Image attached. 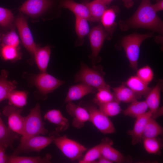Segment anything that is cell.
<instances>
[{"label":"cell","instance_id":"cell-37","mask_svg":"<svg viewBox=\"0 0 163 163\" xmlns=\"http://www.w3.org/2000/svg\"><path fill=\"white\" fill-rule=\"evenodd\" d=\"M14 20L13 14L10 10L0 7V26L7 28L12 24Z\"/></svg>","mask_w":163,"mask_h":163},{"label":"cell","instance_id":"cell-34","mask_svg":"<svg viewBox=\"0 0 163 163\" xmlns=\"http://www.w3.org/2000/svg\"><path fill=\"white\" fill-rule=\"evenodd\" d=\"M120 102L114 101L97 104L99 109L107 117H114L119 114L122 110Z\"/></svg>","mask_w":163,"mask_h":163},{"label":"cell","instance_id":"cell-41","mask_svg":"<svg viewBox=\"0 0 163 163\" xmlns=\"http://www.w3.org/2000/svg\"><path fill=\"white\" fill-rule=\"evenodd\" d=\"M152 6L155 11L157 12L158 11H161L163 9V1L160 0L156 3L152 5Z\"/></svg>","mask_w":163,"mask_h":163},{"label":"cell","instance_id":"cell-13","mask_svg":"<svg viewBox=\"0 0 163 163\" xmlns=\"http://www.w3.org/2000/svg\"><path fill=\"white\" fill-rule=\"evenodd\" d=\"M66 109L68 113L73 117L72 124L76 128H81L86 122L89 120V115L87 109L72 101L67 103Z\"/></svg>","mask_w":163,"mask_h":163},{"label":"cell","instance_id":"cell-21","mask_svg":"<svg viewBox=\"0 0 163 163\" xmlns=\"http://www.w3.org/2000/svg\"><path fill=\"white\" fill-rule=\"evenodd\" d=\"M126 85L140 97L146 96L152 88L148 84L143 82L137 76L129 78L125 83Z\"/></svg>","mask_w":163,"mask_h":163},{"label":"cell","instance_id":"cell-5","mask_svg":"<svg viewBox=\"0 0 163 163\" xmlns=\"http://www.w3.org/2000/svg\"><path fill=\"white\" fill-rule=\"evenodd\" d=\"M54 135L46 136L40 135L27 138L21 137L20 143L11 155H18L22 153L39 152L53 142Z\"/></svg>","mask_w":163,"mask_h":163},{"label":"cell","instance_id":"cell-15","mask_svg":"<svg viewBox=\"0 0 163 163\" xmlns=\"http://www.w3.org/2000/svg\"><path fill=\"white\" fill-rule=\"evenodd\" d=\"M97 90L84 83L80 82L70 87L65 100L67 103L79 100L85 95L95 93Z\"/></svg>","mask_w":163,"mask_h":163},{"label":"cell","instance_id":"cell-25","mask_svg":"<svg viewBox=\"0 0 163 163\" xmlns=\"http://www.w3.org/2000/svg\"><path fill=\"white\" fill-rule=\"evenodd\" d=\"M130 103L123 111V114L126 116L136 118L146 113L149 108L145 101H139L136 100Z\"/></svg>","mask_w":163,"mask_h":163},{"label":"cell","instance_id":"cell-40","mask_svg":"<svg viewBox=\"0 0 163 163\" xmlns=\"http://www.w3.org/2000/svg\"><path fill=\"white\" fill-rule=\"evenodd\" d=\"M5 148L0 144V163H8V156L5 154Z\"/></svg>","mask_w":163,"mask_h":163},{"label":"cell","instance_id":"cell-44","mask_svg":"<svg viewBox=\"0 0 163 163\" xmlns=\"http://www.w3.org/2000/svg\"><path fill=\"white\" fill-rule=\"evenodd\" d=\"M3 34L0 32V37Z\"/></svg>","mask_w":163,"mask_h":163},{"label":"cell","instance_id":"cell-7","mask_svg":"<svg viewBox=\"0 0 163 163\" xmlns=\"http://www.w3.org/2000/svg\"><path fill=\"white\" fill-rule=\"evenodd\" d=\"M108 35L103 27L100 24L93 27L89 33L91 53L89 57L94 65L101 60L99 54L105 39Z\"/></svg>","mask_w":163,"mask_h":163},{"label":"cell","instance_id":"cell-26","mask_svg":"<svg viewBox=\"0 0 163 163\" xmlns=\"http://www.w3.org/2000/svg\"><path fill=\"white\" fill-rule=\"evenodd\" d=\"M75 31L78 38L76 42V46H81L83 43L84 38L89 34L90 28L88 20L84 18L75 16Z\"/></svg>","mask_w":163,"mask_h":163},{"label":"cell","instance_id":"cell-14","mask_svg":"<svg viewBox=\"0 0 163 163\" xmlns=\"http://www.w3.org/2000/svg\"><path fill=\"white\" fill-rule=\"evenodd\" d=\"M152 114L149 110L136 118L133 129L128 131L132 138V143L136 145L142 141V135L146 124Z\"/></svg>","mask_w":163,"mask_h":163},{"label":"cell","instance_id":"cell-18","mask_svg":"<svg viewBox=\"0 0 163 163\" xmlns=\"http://www.w3.org/2000/svg\"><path fill=\"white\" fill-rule=\"evenodd\" d=\"M162 88V82L159 81L152 89L146 95L145 101L149 110L153 117L159 108L160 101V93Z\"/></svg>","mask_w":163,"mask_h":163},{"label":"cell","instance_id":"cell-8","mask_svg":"<svg viewBox=\"0 0 163 163\" xmlns=\"http://www.w3.org/2000/svg\"><path fill=\"white\" fill-rule=\"evenodd\" d=\"M87 110L89 115V120L101 133L104 134L115 133L114 125L108 117L95 106L90 105Z\"/></svg>","mask_w":163,"mask_h":163},{"label":"cell","instance_id":"cell-24","mask_svg":"<svg viewBox=\"0 0 163 163\" xmlns=\"http://www.w3.org/2000/svg\"><path fill=\"white\" fill-rule=\"evenodd\" d=\"M18 135L6 126L0 116V144L5 148L12 147L14 141L18 139Z\"/></svg>","mask_w":163,"mask_h":163},{"label":"cell","instance_id":"cell-28","mask_svg":"<svg viewBox=\"0 0 163 163\" xmlns=\"http://www.w3.org/2000/svg\"><path fill=\"white\" fill-rule=\"evenodd\" d=\"M0 56L5 61H14L21 59V54L19 46L16 47L1 44Z\"/></svg>","mask_w":163,"mask_h":163},{"label":"cell","instance_id":"cell-39","mask_svg":"<svg viewBox=\"0 0 163 163\" xmlns=\"http://www.w3.org/2000/svg\"><path fill=\"white\" fill-rule=\"evenodd\" d=\"M136 76L148 84L153 78V73L150 67L146 66L137 70Z\"/></svg>","mask_w":163,"mask_h":163},{"label":"cell","instance_id":"cell-16","mask_svg":"<svg viewBox=\"0 0 163 163\" xmlns=\"http://www.w3.org/2000/svg\"><path fill=\"white\" fill-rule=\"evenodd\" d=\"M44 118L56 126V130L57 132L64 131L69 127L68 119L59 110L53 109L48 110L44 115Z\"/></svg>","mask_w":163,"mask_h":163},{"label":"cell","instance_id":"cell-20","mask_svg":"<svg viewBox=\"0 0 163 163\" xmlns=\"http://www.w3.org/2000/svg\"><path fill=\"white\" fill-rule=\"evenodd\" d=\"M51 53L50 46L38 47L34 56L36 63L40 72H46Z\"/></svg>","mask_w":163,"mask_h":163},{"label":"cell","instance_id":"cell-38","mask_svg":"<svg viewBox=\"0 0 163 163\" xmlns=\"http://www.w3.org/2000/svg\"><path fill=\"white\" fill-rule=\"evenodd\" d=\"M142 141L144 148L148 153L155 154L159 151L161 145L156 138H145Z\"/></svg>","mask_w":163,"mask_h":163},{"label":"cell","instance_id":"cell-2","mask_svg":"<svg viewBox=\"0 0 163 163\" xmlns=\"http://www.w3.org/2000/svg\"><path fill=\"white\" fill-rule=\"evenodd\" d=\"M105 75L101 66L94 65L90 67L82 62L79 71L75 76L74 82L84 83L97 90L108 85L104 81Z\"/></svg>","mask_w":163,"mask_h":163},{"label":"cell","instance_id":"cell-4","mask_svg":"<svg viewBox=\"0 0 163 163\" xmlns=\"http://www.w3.org/2000/svg\"><path fill=\"white\" fill-rule=\"evenodd\" d=\"M41 115L40 104L37 103L30 113L24 117L22 137L27 138L38 135H45L48 130L45 128Z\"/></svg>","mask_w":163,"mask_h":163},{"label":"cell","instance_id":"cell-1","mask_svg":"<svg viewBox=\"0 0 163 163\" xmlns=\"http://www.w3.org/2000/svg\"><path fill=\"white\" fill-rule=\"evenodd\" d=\"M156 13L150 0H142L132 16L126 21H120V28L124 31L130 28H144L163 34V22Z\"/></svg>","mask_w":163,"mask_h":163},{"label":"cell","instance_id":"cell-30","mask_svg":"<svg viewBox=\"0 0 163 163\" xmlns=\"http://www.w3.org/2000/svg\"><path fill=\"white\" fill-rule=\"evenodd\" d=\"M51 157L47 155L45 157H26L18 155L8 156V163H44L50 162Z\"/></svg>","mask_w":163,"mask_h":163},{"label":"cell","instance_id":"cell-27","mask_svg":"<svg viewBox=\"0 0 163 163\" xmlns=\"http://www.w3.org/2000/svg\"><path fill=\"white\" fill-rule=\"evenodd\" d=\"M93 21L101 20L104 13L107 9V5L101 0H94L86 3Z\"/></svg>","mask_w":163,"mask_h":163},{"label":"cell","instance_id":"cell-12","mask_svg":"<svg viewBox=\"0 0 163 163\" xmlns=\"http://www.w3.org/2000/svg\"><path fill=\"white\" fill-rule=\"evenodd\" d=\"M51 0H27L21 6V12L33 18L37 17L51 6Z\"/></svg>","mask_w":163,"mask_h":163},{"label":"cell","instance_id":"cell-22","mask_svg":"<svg viewBox=\"0 0 163 163\" xmlns=\"http://www.w3.org/2000/svg\"><path fill=\"white\" fill-rule=\"evenodd\" d=\"M101 148V154L113 163H122L125 160V157L119 151L112 146V142L110 141L103 142Z\"/></svg>","mask_w":163,"mask_h":163},{"label":"cell","instance_id":"cell-43","mask_svg":"<svg viewBox=\"0 0 163 163\" xmlns=\"http://www.w3.org/2000/svg\"><path fill=\"white\" fill-rule=\"evenodd\" d=\"M106 5L109 4L113 0H101Z\"/></svg>","mask_w":163,"mask_h":163},{"label":"cell","instance_id":"cell-9","mask_svg":"<svg viewBox=\"0 0 163 163\" xmlns=\"http://www.w3.org/2000/svg\"><path fill=\"white\" fill-rule=\"evenodd\" d=\"M32 80L40 93L44 96L52 92L65 83L64 81L46 72H40L39 74L34 75Z\"/></svg>","mask_w":163,"mask_h":163},{"label":"cell","instance_id":"cell-23","mask_svg":"<svg viewBox=\"0 0 163 163\" xmlns=\"http://www.w3.org/2000/svg\"><path fill=\"white\" fill-rule=\"evenodd\" d=\"M8 72L6 70L2 71L0 75V103L7 99L10 92L16 88L17 82L14 80H8L7 78Z\"/></svg>","mask_w":163,"mask_h":163},{"label":"cell","instance_id":"cell-31","mask_svg":"<svg viewBox=\"0 0 163 163\" xmlns=\"http://www.w3.org/2000/svg\"><path fill=\"white\" fill-rule=\"evenodd\" d=\"M27 93L25 91L12 90L9 94L7 99L9 105L22 108L27 104Z\"/></svg>","mask_w":163,"mask_h":163},{"label":"cell","instance_id":"cell-17","mask_svg":"<svg viewBox=\"0 0 163 163\" xmlns=\"http://www.w3.org/2000/svg\"><path fill=\"white\" fill-rule=\"evenodd\" d=\"M60 6L69 9L75 16L93 21L88 8L85 4L78 3L74 0H62L60 2Z\"/></svg>","mask_w":163,"mask_h":163},{"label":"cell","instance_id":"cell-36","mask_svg":"<svg viewBox=\"0 0 163 163\" xmlns=\"http://www.w3.org/2000/svg\"><path fill=\"white\" fill-rule=\"evenodd\" d=\"M0 42L3 44L18 47L20 40L16 32L12 30L2 35L0 37Z\"/></svg>","mask_w":163,"mask_h":163},{"label":"cell","instance_id":"cell-3","mask_svg":"<svg viewBox=\"0 0 163 163\" xmlns=\"http://www.w3.org/2000/svg\"><path fill=\"white\" fill-rule=\"evenodd\" d=\"M153 36L152 33H136L126 36L122 39L121 46L125 51L130 66L133 69L136 70L137 69L141 44L145 39Z\"/></svg>","mask_w":163,"mask_h":163},{"label":"cell","instance_id":"cell-42","mask_svg":"<svg viewBox=\"0 0 163 163\" xmlns=\"http://www.w3.org/2000/svg\"><path fill=\"white\" fill-rule=\"evenodd\" d=\"M95 163H112V161L105 157L101 156L96 161Z\"/></svg>","mask_w":163,"mask_h":163},{"label":"cell","instance_id":"cell-11","mask_svg":"<svg viewBox=\"0 0 163 163\" xmlns=\"http://www.w3.org/2000/svg\"><path fill=\"white\" fill-rule=\"evenodd\" d=\"M22 108L11 105L5 107L3 113L7 117L8 128L12 131L21 136L24 126V117L21 115Z\"/></svg>","mask_w":163,"mask_h":163},{"label":"cell","instance_id":"cell-35","mask_svg":"<svg viewBox=\"0 0 163 163\" xmlns=\"http://www.w3.org/2000/svg\"><path fill=\"white\" fill-rule=\"evenodd\" d=\"M103 142L89 149L83 158L79 161V163H92L101 156V148Z\"/></svg>","mask_w":163,"mask_h":163},{"label":"cell","instance_id":"cell-10","mask_svg":"<svg viewBox=\"0 0 163 163\" xmlns=\"http://www.w3.org/2000/svg\"><path fill=\"white\" fill-rule=\"evenodd\" d=\"M15 24L24 46L31 54L34 56L38 46L34 42L24 17L22 14L19 15L16 19Z\"/></svg>","mask_w":163,"mask_h":163},{"label":"cell","instance_id":"cell-19","mask_svg":"<svg viewBox=\"0 0 163 163\" xmlns=\"http://www.w3.org/2000/svg\"><path fill=\"white\" fill-rule=\"evenodd\" d=\"M112 89L116 100L120 102L131 103L141 97L124 83Z\"/></svg>","mask_w":163,"mask_h":163},{"label":"cell","instance_id":"cell-29","mask_svg":"<svg viewBox=\"0 0 163 163\" xmlns=\"http://www.w3.org/2000/svg\"><path fill=\"white\" fill-rule=\"evenodd\" d=\"M163 128L155 120L151 117L147 121L142 135V139L145 138H156L162 135Z\"/></svg>","mask_w":163,"mask_h":163},{"label":"cell","instance_id":"cell-6","mask_svg":"<svg viewBox=\"0 0 163 163\" xmlns=\"http://www.w3.org/2000/svg\"><path fill=\"white\" fill-rule=\"evenodd\" d=\"M53 142L62 153L72 161L80 158L87 149L83 145L65 136H55Z\"/></svg>","mask_w":163,"mask_h":163},{"label":"cell","instance_id":"cell-32","mask_svg":"<svg viewBox=\"0 0 163 163\" xmlns=\"http://www.w3.org/2000/svg\"><path fill=\"white\" fill-rule=\"evenodd\" d=\"M97 92L94 98V102L97 104L117 101L113 92L110 90V86H107L97 90Z\"/></svg>","mask_w":163,"mask_h":163},{"label":"cell","instance_id":"cell-33","mask_svg":"<svg viewBox=\"0 0 163 163\" xmlns=\"http://www.w3.org/2000/svg\"><path fill=\"white\" fill-rule=\"evenodd\" d=\"M116 17V13L114 10L112 9H109L105 11L101 18V23L108 34V37L113 30Z\"/></svg>","mask_w":163,"mask_h":163}]
</instances>
